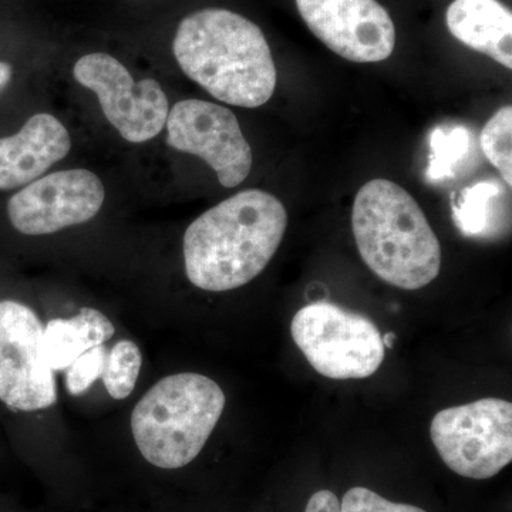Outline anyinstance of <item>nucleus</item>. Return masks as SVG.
<instances>
[{
	"label": "nucleus",
	"instance_id": "obj_11",
	"mask_svg": "<svg viewBox=\"0 0 512 512\" xmlns=\"http://www.w3.org/2000/svg\"><path fill=\"white\" fill-rule=\"evenodd\" d=\"M296 6L313 35L343 59L377 63L392 56L396 29L376 0H296Z\"/></svg>",
	"mask_w": 512,
	"mask_h": 512
},
{
	"label": "nucleus",
	"instance_id": "obj_13",
	"mask_svg": "<svg viewBox=\"0 0 512 512\" xmlns=\"http://www.w3.org/2000/svg\"><path fill=\"white\" fill-rule=\"evenodd\" d=\"M447 28L458 42L512 69V13L498 0H454Z\"/></svg>",
	"mask_w": 512,
	"mask_h": 512
},
{
	"label": "nucleus",
	"instance_id": "obj_9",
	"mask_svg": "<svg viewBox=\"0 0 512 512\" xmlns=\"http://www.w3.org/2000/svg\"><path fill=\"white\" fill-rule=\"evenodd\" d=\"M165 128L168 146L205 161L222 187L235 188L247 180L254 164L252 148L227 107L197 99L178 101Z\"/></svg>",
	"mask_w": 512,
	"mask_h": 512
},
{
	"label": "nucleus",
	"instance_id": "obj_4",
	"mask_svg": "<svg viewBox=\"0 0 512 512\" xmlns=\"http://www.w3.org/2000/svg\"><path fill=\"white\" fill-rule=\"evenodd\" d=\"M224 409L220 384L198 373H178L144 394L131 414V431L148 463L177 470L200 456Z\"/></svg>",
	"mask_w": 512,
	"mask_h": 512
},
{
	"label": "nucleus",
	"instance_id": "obj_5",
	"mask_svg": "<svg viewBox=\"0 0 512 512\" xmlns=\"http://www.w3.org/2000/svg\"><path fill=\"white\" fill-rule=\"evenodd\" d=\"M291 335L309 365L329 379L373 376L386 353L382 333L372 320L325 301L299 309Z\"/></svg>",
	"mask_w": 512,
	"mask_h": 512
},
{
	"label": "nucleus",
	"instance_id": "obj_14",
	"mask_svg": "<svg viewBox=\"0 0 512 512\" xmlns=\"http://www.w3.org/2000/svg\"><path fill=\"white\" fill-rule=\"evenodd\" d=\"M113 323L104 313L83 308L69 319H53L43 332V350L50 369L66 370L87 350L104 345L114 336Z\"/></svg>",
	"mask_w": 512,
	"mask_h": 512
},
{
	"label": "nucleus",
	"instance_id": "obj_12",
	"mask_svg": "<svg viewBox=\"0 0 512 512\" xmlns=\"http://www.w3.org/2000/svg\"><path fill=\"white\" fill-rule=\"evenodd\" d=\"M72 150L62 121L37 113L13 136L0 138V191L15 190L43 177Z\"/></svg>",
	"mask_w": 512,
	"mask_h": 512
},
{
	"label": "nucleus",
	"instance_id": "obj_6",
	"mask_svg": "<svg viewBox=\"0 0 512 512\" xmlns=\"http://www.w3.org/2000/svg\"><path fill=\"white\" fill-rule=\"evenodd\" d=\"M430 437L458 476L493 478L512 461V404L490 397L448 407L431 420Z\"/></svg>",
	"mask_w": 512,
	"mask_h": 512
},
{
	"label": "nucleus",
	"instance_id": "obj_2",
	"mask_svg": "<svg viewBox=\"0 0 512 512\" xmlns=\"http://www.w3.org/2000/svg\"><path fill=\"white\" fill-rule=\"evenodd\" d=\"M173 52L185 76L222 103L256 109L274 96L278 73L268 40L238 13L202 9L185 16Z\"/></svg>",
	"mask_w": 512,
	"mask_h": 512
},
{
	"label": "nucleus",
	"instance_id": "obj_1",
	"mask_svg": "<svg viewBox=\"0 0 512 512\" xmlns=\"http://www.w3.org/2000/svg\"><path fill=\"white\" fill-rule=\"evenodd\" d=\"M286 227L288 212L275 195L238 192L204 212L185 231V274L202 291L241 288L265 271Z\"/></svg>",
	"mask_w": 512,
	"mask_h": 512
},
{
	"label": "nucleus",
	"instance_id": "obj_3",
	"mask_svg": "<svg viewBox=\"0 0 512 512\" xmlns=\"http://www.w3.org/2000/svg\"><path fill=\"white\" fill-rule=\"evenodd\" d=\"M352 228L363 262L386 284L417 291L439 276V238L399 184L379 178L363 185L353 202Z\"/></svg>",
	"mask_w": 512,
	"mask_h": 512
},
{
	"label": "nucleus",
	"instance_id": "obj_7",
	"mask_svg": "<svg viewBox=\"0 0 512 512\" xmlns=\"http://www.w3.org/2000/svg\"><path fill=\"white\" fill-rule=\"evenodd\" d=\"M73 76L96 94L104 117L128 143H147L164 130L170 103L156 79L136 82L120 60L100 52L80 57Z\"/></svg>",
	"mask_w": 512,
	"mask_h": 512
},
{
	"label": "nucleus",
	"instance_id": "obj_16",
	"mask_svg": "<svg viewBox=\"0 0 512 512\" xmlns=\"http://www.w3.org/2000/svg\"><path fill=\"white\" fill-rule=\"evenodd\" d=\"M481 147L485 157L500 171L501 177L512 185V107L497 111L481 133Z\"/></svg>",
	"mask_w": 512,
	"mask_h": 512
},
{
	"label": "nucleus",
	"instance_id": "obj_17",
	"mask_svg": "<svg viewBox=\"0 0 512 512\" xmlns=\"http://www.w3.org/2000/svg\"><path fill=\"white\" fill-rule=\"evenodd\" d=\"M431 156L427 177L430 180H443L453 175L454 167L467 156L470 134L464 127L450 131L436 128L431 134Z\"/></svg>",
	"mask_w": 512,
	"mask_h": 512
},
{
	"label": "nucleus",
	"instance_id": "obj_10",
	"mask_svg": "<svg viewBox=\"0 0 512 512\" xmlns=\"http://www.w3.org/2000/svg\"><path fill=\"white\" fill-rule=\"evenodd\" d=\"M106 190L86 168L56 171L37 178L8 202L12 227L28 237L52 235L86 224L103 208Z\"/></svg>",
	"mask_w": 512,
	"mask_h": 512
},
{
	"label": "nucleus",
	"instance_id": "obj_8",
	"mask_svg": "<svg viewBox=\"0 0 512 512\" xmlns=\"http://www.w3.org/2000/svg\"><path fill=\"white\" fill-rule=\"evenodd\" d=\"M43 332L45 326L30 306L0 299V403L13 412H37L57 402Z\"/></svg>",
	"mask_w": 512,
	"mask_h": 512
},
{
	"label": "nucleus",
	"instance_id": "obj_22",
	"mask_svg": "<svg viewBox=\"0 0 512 512\" xmlns=\"http://www.w3.org/2000/svg\"><path fill=\"white\" fill-rule=\"evenodd\" d=\"M13 76V69L9 63L0 62V93L6 89Z\"/></svg>",
	"mask_w": 512,
	"mask_h": 512
},
{
	"label": "nucleus",
	"instance_id": "obj_18",
	"mask_svg": "<svg viewBox=\"0 0 512 512\" xmlns=\"http://www.w3.org/2000/svg\"><path fill=\"white\" fill-rule=\"evenodd\" d=\"M498 187L493 183H478L461 192L453 204V218L458 229L467 237L483 234L488 221V207Z\"/></svg>",
	"mask_w": 512,
	"mask_h": 512
},
{
	"label": "nucleus",
	"instance_id": "obj_23",
	"mask_svg": "<svg viewBox=\"0 0 512 512\" xmlns=\"http://www.w3.org/2000/svg\"><path fill=\"white\" fill-rule=\"evenodd\" d=\"M382 340L384 348L392 349L394 340H396V335H394L392 332L386 333V335L382 336Z\"/></svg>",
	"mask_w": 512,
	"mask_h": 512
},
{
	"label": "nucleus",
	"instance_id": "obj_19",
	"mask_svg": "<svg viewBox=\"0 0 512 512\" xmlns=\"http://www.w3.org/2000/svg\"><path fill=\"white\" fill-rule=\"evenodd\" d=\"M107 353L109 349L99 345L77 357L72 365L67 367V392L73 396H80L87 392L96 380L101 379L106 367Z\"/></svg>",
	"mask_w": 512,
	"mask_h": 512
},
{
	"label": "nucleus",
	"instance_id": "obj_21",
	"mask_svg": "<svg viewBox=\"0 0 512 512\" xmlns=\"http://www.w3.org/2000/svg\"><path fill=\"white\" fill-rule=\"evenodd\" d=\"M305 512H340V501L335 493L320 490L309 498Z\"/></svg>",
	"mask_w": 512,
	"mask_h": 512
},
{
	"label": "nucleus",
	"instance_id": "obj_20",
	"mask_svg": "<svg viewBox=\"0 0 512 512\" xmlns=\"http://www.w3.org/2000/svg\"><path fill=\"white\" fill-rule=\"evenodd\" d=\"M340 512H427L416 505L393 503L365 487L350 488L340 501Z\"/></svg>",
	"mask_w": 512,
	"mask_h": 512
},
{
	"label": "nucleus",
	"instance_id": "obj_15",
	"mask_svg": "<svg viewBox=\"0 0 512 512\" xmlns=\"http://www.w3.org/2000/svg\"><path fill=\"white\" fill-rule=\"evenodd\" d=\"M141 363L143 357L140 349L131 340H120L109 350L101 380L113 399H127L133 393L140 376Z\"/></svg>",
	"mask_w": 512,
	"mask_h": 512
}]
</instances>
